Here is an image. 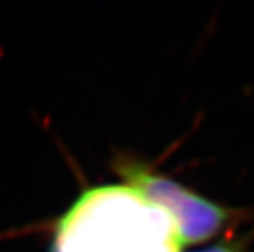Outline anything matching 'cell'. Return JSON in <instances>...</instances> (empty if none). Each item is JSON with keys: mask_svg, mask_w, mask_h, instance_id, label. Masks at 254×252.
Here are the masks:
<instances>
[{"mask_svg": "<svg viewBox=\"0 0 254 252\" xmlns=\"http://www.w3.org/2000/svg\"><path fill=\"white\" fill-rule=\"evenodd\" d=\"M169 216L127 184L88 189L57 220L52 252H178Z\"/></svg>", "mask_w": 254, "mask_h": 252, "instance_id": "obj_1", "label": "cell"}, {"mask_svg": "<svg viewBox=\"0 0 254 252\" xmlns=\"http://www.w3.org/2000/svg\"><path fill=\"white\" fill-rule=\"evenodd\" d=\"M247 246H248V236L236 237L233 234H228L221 242L198 252H245Z\"/></svg>", "mask_w": 254, "mask_h": 252, "instance_id": "obj_3", "label": "cell"}, {"mask_svg": "<svg viewBox=\"0 0 254 252\" xmlns=\"http://www.w3.org/2000/svg\"><path fill=\"white\" fill-rule=\"evenodd\" d=\"M116 170L124 184L169 216L180 246L209 242L242 216V211L207 199L137 159H122Z\"/></svg>", "mask_w": 254, "mask_h": 252, "instance_id": "obj_2", "label": "cell"}]
</instances>
